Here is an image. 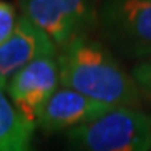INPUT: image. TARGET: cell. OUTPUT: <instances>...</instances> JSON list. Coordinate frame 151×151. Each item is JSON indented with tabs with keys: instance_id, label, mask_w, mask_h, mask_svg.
<instances>
[{
	"instance_id": "obj_1",
	"label": "cell",
	"mask_w": 151,
	"mask_h": 151,
	"mask_svg": "<svg viewBox=\"0 0 151 151\" xmlns=\"http://www.w3.org/2000/svg\"><path fill=\"white\" fill-rule=\"evenodd\" d=\"M59 81L96 103L111 108H138L141 92L124 67L104 44L87 35L57 50Z\"/></svg>"
},
{
	"instance_id": "obj_2",
	"label": "cell",
	"mask_w": 151,
	"mask_h": 151,
	"mask_svg": "<svg viewBox=\"0 0 151 151\" xmlns=\"http://www.w3.org/2000/svg\"><path fill=\"white\" fill-rule=\"evenodd\" d=\"M67 151H151V116L138 108H114L65 133Z\"/></svg>"
},
{
	"instance_id": "obj_3",
	"label": "cell",
	"mask_w": 151,
	"mask_h": 151,
	"mask_svg": "<svg viewBox=\"0 0 151 151\" xmlns=\"http://www.w3.org/2000/svg\"><path fill=\"white\" fill-rule=\"evenodd\" d=\"M97 20L106 40L121 55L151 57V0H103Z\"/></svg>"
},
{
	"instance_id": "obj_4",
	"label": "cell",
	"mask_w": 151,
	"mask_h": 151,
	"mask_svg": "<svg viewBox=\"0 0 151 151\" xmlns=\"http://www.w3.org/2000/svg\"><path fill=\"white\" fill-rule=\"evenodd\" d=\"M24 17L62 49L77 37L87 35L97 22L96 0H20Z\"/></svg>"
},
{
	"instance_id": "obj_5",
	"label": "cell",
	"mask_w": 151,
	"mask_h": 151,
	"mask_svg": "<svg viewBox=\"0 0 151 151\" xmlns=\"http://www.w3.org/2000/svg\"><path fill=\"white\" fill-rule=\"evenodd\" d=\"M60 86L57 55H42L17 72L5 91L19 113L35 123L37 114Z\"/></svg>"
},
{
	"instance_id": "obj_6",
	"label": "cell",
	"mask_w": 151,
	"mask_h": 151,
	"mask_svg": "<svg viewBox=\"0 0 151 151\" xmlns=\"http://www.w3.org/2000/svg\"><path fill=\"white\" fill-rule=\"evenodd\" d=\"M111 106L96 103L79 92L60 86L49 97L35 118V126L44 133L70 131L109 113Z\"/></svg>"
},
{
	"instance_id": "obj_7",
	"label": "cell",
	"mask_w": 151,
	"mask_h": 151,
	"mask_svg": "<svg viewBox=\"0 0 151 151\" xmlns=\"http://www.w3.org/2000/svg\"><path fill=\"white\" fill-rule=\"evenodd\" d=\"M42 55H57V47L45 32L24 15L19 17L12 35L0 44V86L7 87L17 72Z\"/></svg>"
},
{
	"instance_id": "obj_8",
	"label": "cell",
	"mask_w": 151,
	"mask_h": 151,
	"mask_svg": "<svg viewBox=\"0 0 151 151\" xmlns=\"http://www.w3.org/2000/svg\"><path fill=\"white\" fill-rule=\"evenodd\" d=\"M35 123L14 106L5 87L0 86V151H35Z\"/></svg>"
},
{
	"instance_id": "obj_9",
	"label": "cell",
	"mask_w": 151,
	"mask_h": 151,
	"mask_svg": "<svg viewBox=\"0 0 151 151\" xmlns=\"http://www.w3.org/2000/svg\"><path fill=\"white\" fill-rule=\"evenodd\" d=\"M131 77L134 79L141 96H148L151 99V57H146V59L139 60L133 67Z\"/></svg>"
},
{
	"instance_id": "obj_10",
	"label": "cell",
	"mask_w": 151,
	"mask_h": 151,
	"mask_svg": "<svg viewBox=\"0 0 151 151\" xmlns=\"http://www.w3.org/2000/svg\"><path fill=\"white\" fill-rule=\"evenodd\" d=\"M17 20L19 17H17L15 7L9 2L0 0V44H4L12 35L17 25Z\"/></svg>"
}]
</instances>
